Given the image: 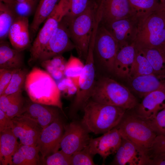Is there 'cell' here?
Here are the masks:
<instances>
[{
  "mask_svg": "<svg viewBox=\"0 0 165 165\" xmlns=\"http://www.w3.org/2000/svg\"><path fill=\"white\" fill-rule=\"evenodd\" d=\"M80 121L89 133L103 134L115 128L125 113L126 109L90 99L84 107Z\"/></svg>",
  "mask_w": 165,
  "mask_h": 165,
  "instance_id": "cell-1",
  "label": "cell"
},
{
  "mask_svg": "<svg viewBox=\"0 0 165 165\" xmlns=\"http://www.w3.org/2000/svg\"><path fill=\"white\" fill-rule=\"evenodd\" d=\"M24 88L32 101L57 107L63 111L57 83L45 70L34 67L27 75Z\"/></svg>",
  "mask_w": 165,
  "mask_h": 165,
  "instance_id": "cell-2",
  "label": "cell"
},
{
  "mask_svg": "<svg viewBox=\"0 0 165 165\" xmlns=\"http://www.w3.org/2000/svg\"><path fill=\"white\" fill-rule=\"evenodd\" d=\"M97 8L96 5L90 3L86 9L75 18L62 20L67 27L79 58L85 60L97 22Z\"/></svg>",
  "mask_w": 165,
  "mask_h": 165,
  "instance_id": "cell-3",
  "label": "cell"
},
{
  "mask_svg": "<svg viewBox=\"0 0 165 165\" xmlns=\"http://www.w3.org/2000/svg\"><path fill=\"white\" fill-rule=\"evenodd\" d=\"M90 99L126 110L134 108L137 105L136 98L126 87L108 77L102 78L95 82Z\"/></svg>",
  "mask_w": 165,
  "mask_h": 165,
  "instance_id": "cell-4",
  "label": "cell"
},
{
  "mask_svg": "<svg viewBox=\"0 0 165 165\" xmlns=\"http://www.w3.org/2000/svg\"><path fill=\"white\" fill-rule=\"evenodd\" d=\"M116 128L122 138L132 142L149 155L157 135L148 120L136 114H125Z\"/></svg>",
  "mask_w": 165,
  "mask_h": 165,
  "instance_id": "cell-5",
  "label": "cell"
},
{
  "mask_svg": "<svg viewBox=\"0 0 165 165\" xmlns=\"http://www.w3.org/2000/svg\"><path fill=\"white\" fill-rule=\"evenodd\" d=\"M71 0H60L44 21L30 49L28 63L32 66L38 61L49 40L67 13Z\"/></svg>",
  "mask_w": 165,
  "mask_h": 165,
  "instance_id": "cell-6",
  "label": "cell"
},
{
  "mask_svg": "<svg viewBox=\"0 0 165 165\" xmlns=\"http://www.w3.org/2000/svg\"><path fill=\"white\" fill-rule=\"evenodd\" d=\"M165 43V13L156 10L140 24L134 43L140 48L161 47Z\"/></svg>",
  "mask_w": 165,
  "mask_h": 165,
  "instance_id": "cell-7",
  "label": "cell"
},
{
  "mask_svg": "<svg viewBox=\"0 0 165 165\" xmlns=\"http://www.w3.org/2000/svg\"><path fill=\"white\" fill-rule=\"evenodd\" d=\"M94 41H90L88 54L82 71L79 77L77 91L71 105L69 115L75 116L90 99L95 83V70L94 54Z\"/></svg>",
  "mask_w": 165,
  "mask_h": 165,
  "instance_id": "cell-8",
  "label": "cell"
},
{
  "mask_svg": "<svg viewBox=\"0 0 165 165\" xmlns=\"http://www.w3.org/2000/svg\"><path fill=\"white\" fill-rule=\"evenodd\" d=\"M118 43L97 17L94 30V54L98 60L110 72H113Z\"/></svg>",
  "mask_w": 165,
  "mask_h": 165,
  "instance_id": "cell-9",
  "label": "cell"
},
{
  "mask_svg": "<svg viewBox=\"0 0 165 165\" xmlns=\"http://www.w3.org/2000/svg\"><path fill=\"white\" fill-rule=\"evenodd\" d=\"M89 133L81 122H71L64 127L60 148L67 154L72 156L88 145L91 138Z\"/></svg>",
  "mask_w": 165,
  "mask_h": 165,
  "instance_id": "cell-10",
  "label": "cell"
},
{
  "mask_svg": "<svg viewBox=\"0 0 165 165\" xmlns=\"http://www.w3.org/2000/svg\"><path fill=\"white\" fill-rule=\"evenodd\" d=\"M142 21L134 16L102 24L117 41L119 45L134 43Z\"/></svg>",
  "mask_w": 165,
  "mask_h": 165,
  "instance_id": "cell-11",
  "label": "cell"
},
{
  "mask_svg": "<svg viewBox=\"0 0 165 165\" xmlns=\"http://www.w3.org/2000/svg\"><path fill=\"white\" fill-rule=\"evenodd\" d=\"M64 127L59 117L42 129L36 145L41 154L42 161L48 156L58 151Z\"/></svg>",
  "mask_w": 165,
  "mask_h": 165,
  "instance_id": "cell-12",
  "label": "cell"
},
{
  "mask_svg": "<svg viewBox=\"0 0 165 165\" xmlns=\"http://www.w3.org/2000/svg\"><path fill=\"white\" fill-rule=\"evenodd\" d=\"M103 134L99 137L91 138L84 148L92 156L98 154L104 161L109 156L116 153L122 137L116 127Z\"/></svg>",
  "mask_w": 165,
  "mask_h": 165,
  "instance_id": "cell-13",
  "label": "cell"
},
{
  "mask_svg": "<svg viewBox=\"0 0 165 165\" xmlns=\"http://www.w3.org/2000/svg\"><path fill=\"white\" fill-rule=\"evenodd\" d=\"M75 49L67 27L61 20L41 54L38 62L50 59Z\"/></svg>",
  "mask_w": 165,
  "mask_h": 165,
  "instance_id": "cell-14",
  "label": "cell"
},
{
  "mask_svg": "<svg viewBox=\"0 0 165 165\" xmlns=\"http://www.w3.org/2000/svg\"><path fill=\"white\" fill-rule=\"evenodd\" d=\"M11 130L20 140V144L36 145L42 128L32 118L24 115L17 116L12 119Z\"/></svg>",
  "mask_w": 165,
  "mask_h": 165,
  "instance_id": "cell-15",
  "label": "cell"
},
{
  "mask_svg": "<svg viewBox=\"0 0 165 165\" xmlns=\"http://www.w3.org/2000/svg\"><path fill=\"white\" fill-rule=\"evenodd\" d=\"M111 164L147 165L149 156L131 141L122 138L121 144Z\"/></svg>",
  "mask_w": 165,
  "mask_h": 165,
  "instance_id": "cell-16",
  "label": "cell"
},
{
  "mask_svg": "<svg viewBox=\"0 0 165 165\" xmlns=\"http://www.w3.org/2000/svg\"><path fill=\"white\" fill-rule=\"evenodd\" d=\"M98 2L101 24L134 16L128 0H98Z\"/></svg>",
  "mask_w": 165,
  "mask_h": 165,
  "instance_id": "cell-17",
  "label": "cell"
},
{
  "mask_svg": "<svg viewBox=\"0 0 165 165\" xmlns=\"http://www.w3.org/2000/svg\"><path fill=\"white\" fill-rule=\"evenodd\" d=\"M60 110L57 107L26 100L22 114L35 120L43 129L60 117Z\"/></svg>",
  "mask_w": 165,
  "mask_h": 165,
  "instance_id": "cell-18",
  "label": "cell"
},
{
  "mask_svg": "<svg viewBox=\"0 0 165 165\" xmlns=\"http://www.w3.org/2000/svg\"><path fill=\"white\" fill-rule=\"evenodd\" d=\"M8 36L13 48L23 51L29 47L31 36L28 17L17 15L10 28Z\"/></svg>",
  "mask_w": 165,
  "mask_h": 165,
  "instance_id": "cell-19",
  "label": "cell"
},
{
  "mask_svg": "<svg viewBox=\"0 0 165 165\" xmlns=\"http://www.w3.org/2000/svg\"><path fill=\"white\" fill-rule=\"evenodd\" d=\"M129 79L132 89L142 97L154 91H165V74L153 73L133 77Z\"/></svg>",
  "mask_w": 165,
  "mask_h": 165,
  "instance_id": "cell-20",
  "label": "cell"
},
{
  "mask_svg": "<svg viewBox=\"0 0 165 165\" xmlns=\"http://www.w3.org/2000/svg\"><path fill=\"white\" fill-rule=\"evenodd\" d=\"M165 108V91L156 90L146 95L138 105L136 114L142 118L150 121L158 113Z\"/></svg>",
  "mask_w": 165,
  "mask_h": 165,
  "instance_id": "cell-21",
  "label": "cell"
},
{
  "mask_svg": "<svg viewBox=\"0 0 165 165\" xmlns=\"http://www.w3.org/2000/svg\"><path fill=\"white\" fill-rule=\"evenodd\" d=\"M136 47L135 43L119 45L116 55L113 72L121 78H129L134 61Z\"/></svg>",
  "mask_w": 165,
  "mask_h": 165,
  "instance_id": "cell-22",
  "label": "cell"
},
{
  "mask_svg": "<svg viewBox=\"0 0 165 165\" xmlns=\"http://www.w3.org/2000/svg\"><path fill=\"white\" fill-rule=\"evenodd\" d=\"M23 51L11 48L5 40L0 42V69H17L24 68Z\"/></svg>",
  "mask_w": 165,
  "mask_h": 165,
  "instance_id": "cell-23",
  "label": "cell"
},
{
  "mask_svg": "<svg viewBox=\"0 0 165 165\" xmlns=\"http://www.w3.org/2000/svg\"><path fill=\"white\" fill-rule=\"evenodd\" d=\"M17 139L11 129L0 132V165H13V156L19 145Z\"/></svg>",
  "mask_w": 165,
  "mask_h": 165,
  "instance_id": "cell-24",
  "label": "cell"
},
{
  "mask_svg": "<svg viewBox=\"0 0 165 165\" xmlns=\"http://www.w3.org/2000/svg\"><path fill=\"white\" fill-rule=\"evenodd\" d=\"M39 152L36 145L20 144L13 156V165H39L40 162Z\"/></svg>",
  "mask_w": 165,
  "mask_h": 165,
  "instance_id": "cell-25",
  "label": "cell"
},
{
  "mask_svg": "<svg viewBox=\"0 0 165 165\" xmlns=\"http://www.w3.org/2000/svg\"><path fill=\"white\" fill-rule=\"evenodd\" d=\"M60 0H40L30 26L31 38H32L40 25L46 20Z\"/></svg>",
  "mask_w": 165,
  "mask_h": 165,
  "instance_id": "cell-26",
  "label": "cell"
},
{
  "mask_svg": "<svg viewBox=\"0 0 165 165\" xmlns=\"http://www.w3.org/2000/svg\"><path fill=\"white\" fill-rule=\"evenodd\" d=\"M139 48L150 63L155 74H165V50L162 46Z\"/></svg>",
  "mask_w": 165,
  "mask_h": 165,
  "instance_id": "cell-27",
  "label": "cell"
},
{
  "mask_svg": "<svg viewBox=\"0 0 165 165\" xmlns=\"http://www.w3.org/2000/svg\"><path fill=\"white\" fill-rule=\"evenodd\" d=\"M67 61L62 54L40 63L41 66L55 80L60 81L64 77V70Z\"/></svg>",
  "mask_w": 165,
  "mask_h": 165,
  "instance_id": "cell-28",
  "label": "cell"
},
{
  "mask_svg": "<svg viewBox=\"0 0 165 165\" xmlns=\"http://www.w3.org/2000/svg\"><path fill=\"white\" fill-rule=\"evenodd\" d=\"M15 9L0 1V40H5L17 16Z\"/></svg>",
  "mask_w": 165,
  "mask_h": 165,
  "instance_id": "cell-29",
  "label": "cell"
},
{
  "mask_svg": "<svg viewBox=\"0 0 165 165\" xmlns=\"http://www.w3.org/2000/svg\"><path fill=\"white\" fill-rule=\"evenodd\" d=\"M134 15L143 21L157 9V0H128Z\"/></svg>",
  "mask_w": 165,
  "mask_h": 165,
  "instance_id": "cell-30",
  "label": "cell"
},
{
  "mask_svg": "<svg viewBox=\"0 0 165 165\" xmlns=\"http://www.w3.org/2000/svg\"><path fill=\"white\" fill-rule=\"evenodd\" d=\"M135 47L134 59L129 78L155 73L152 66L142 51L136 46Z\"/></svg>",
  "mask_w": 165,
  "mask_h": 165,
  "instance_id": "cell-31",
  "label": "cell"
},
{
  "mask_svg": "<svg viewBox=\"0 0 165 165\" xmlns=\"http://www.w3.org/2000/svg\"><path fill=\"white\" fill-rule=\"evenodd\" d=\"M28 73V70L24 68L17 69L13 74L8 86L2 95H7L22 92Z\"/></svg>",
  "mask_w": 165,
  "mask_h": 165,
  "instance_id": "cell-32",
  "label": "cell"
},
{
  "mask_svg": "<svg viewBox=\"0 0 165 165\" xmlns=\"http://www.w3.org/2000/svg\"><path fill=\"white\" fill-rule=\"evenodd\" d=\"M84 64L80 59L71 54L66 64L64 75L73 80L79 79Z\"/></svg>",
  "mask_w": 165,
  "mask_h": 165,
  "instance_id": "cell-33",
  "label": "cell"
},
{
  "mask_svg": "<svg viewBox=\"0 0 165 165\" xmlns=\"http://www.w3.org/2000/svg\"><path fill=\"white\" fill-rule=\"evenodd\" d=\"M89 0H71L69 9L63 19L70 20L83 13L88 7Z\"/></svg>",
  "mask_w": 165,
  "mask_h": 165,
  "instance_id": "cell-34",
  "label": "cell"
},
{
  "mask_svg": "<svg viewBox=\"0 0 165 165\" xmlns=\"http://www.w3.org/2000/svg\"><path fill=\"white\" fill-rule=\"evenodd\" d=\"M71 156L61 150L50 155L43 161L47 165H71Z\"/></svg>",
  "mask_w": 165,
  "mask_h": 165,
  "instance_id": "cell-35",
  "label": "cell"
},
{
  "mask_svg": "<svg viewBox=\"0 0 165 165\" xmlns=\"http://www.w3.org/2000/svg\"><path fill=\"white\" fill-rule=\"evenodd\" d=\"M57 85L61 95L65 97L75 95L77 91L78 86L70 78L65 77L59 81Z\"/></svg>",
  "mask_w": 165,
  "mask_h": 165,
  "instance_id": "cell-36",
  "label": "cell"
},
{
  "mask_svg": "<svg viewBox=\"0 0 165 165\" xmlns=\"http://www.w3.org/2000/svg\"><path fill=\"white\" fill-rule=\"evenodd\" d=\"M148 121L157 135L165 136V108L159 112L152 119Z\"/></svg>",
  "mask_w": 165,
  "mask_h": 165,
  "instance_id": "cell-37",
  "label": "cell"
},
{
  "mask_svg": "<svg viewBox=\"0 0 165 165\" xmlns=\"http://www.w3.org/2000/svg\"><path fill=\"white\" fill-rule=\"evenodd\" d=\"M93 157L85 148L71 156V165H94Z\"/></svg>",
  "mask_w": 165,
  "mask_h": 165,
  "instance_id": "cell-38",
  "label": "cell"
},
{
  "mask_svg": "<svg viewBox=\"0 0 165 165\" xmlns=\"http://www.w3.org/2000/svg\"><path fill=\"white\" fill-rule=\"evenodd\" d=\"M26 100L22 94L16 98L8 107L6 112L7 115L12 119L17 116L22 114Z\"/></svg>",
  "mask_w": 165,
  "mask_h": 165,
  "instance_id": "cell-39",
  "label": "cell"
},
{
  "mask_svg": "<svg viewBox=\"0 0 165 165\" xmlns=\"http://www.w3.org/2000/svg\"><path fill=\"white\" fill-rule=\"evenodd\" d=\"M17 69H0V96L7 88L13 74Z\"/></svg>",
  "mask_w": 165,
  "mask_h": 165,
  "instance_id": "cell-40",
  "label": "cell"
},
{
  "mask_svg": "<svg viewBox=\"0 0 165 165\" xmlns=\"http://www.w3.org/2000/svg\"><path fill=\"white\" fill-rule=\"evenodd\" d=\"M22 92H20L9 95L0 96V110L6 112L10 104L16 98L22 95Z\"/></svg>",
  "mask_w": 165,
  "mask_h": 165,
  "instance_id": "cell-41",
  "label": "cell"
},
{
  "mask_svg": "<svg viewBox=\"0 0 165 165\" xmlns=\"http://www.w3.org/2000/svg\"><path fill=\"white\" fill-rule=\"evenodd\" d=\"M150 152L152 155L165 153V136L157 135L153 144Z\"/></svg>",
  "mask_w": 165,
  "mask_h": 165,
  "instance_id": "cell-42",
  "label": "cell"
},
{
  "mask_svg": "<svg viewBox=\"0 0 165 165\" xmlns=\"http://www.w3.org/2000/svg\"><path fill=\"white\" fill-rule=\"evenodd\" d=\"M12 125V119L5 112L0 110V132L11 129Z\"/></svg>",
  "mask_w": 165,
  "mask_h": 165,
  "instance_id": "cell-43",
  "label": "cell"
},
{
  "mask_svg": "<svg viewBox=\"0 0 165 165\" xmlns=\"http://www.w3.org/2000/svg\"><path fill=\"white\" fill-rule=\"evenodd\" d=\"M147 165H165V153H161L149 156Z\"/></svg>",
  "mask_w": 165,
  "mask_h": 165,
  "instance_id": "cell-44",
  "label": "cell"
},
{
  "mask_svg": "<svg viewBox=\"0 0 165 165\" xmlns=\"http://www.w3.org/2000/svg\"><path fill=\"white\" fill-rule=\"evenodd\" d=\"M17 3L25 6L30 10L33 11L38 0H16Z\"/></svg>",
  "mask_w": 165,
  "mask_h": 165,
  "instance_id": "cell-45",
  "label": "cell"
},
{
  "mask_svg": "<svg viewBox=\"0 0 165 165\" xmlns=\"http://www.w3.org/2000/svg\"><path fill=\"white\" fill-rule=\"evenodd\" d=\"M0 1L15 9L17 3L16 0H0Z\"/></svg>",
  "mask_w": 165,
  "mask_h": 165,
  "instance_id": "cell-46",
  "label": "cell"
},
{
  "mask_svg": "<svg viewBox=\"0 0 165 165\" xmlns=\"http://www.w3.org/2000/svg\"><path fill=\"white\" fill-rule=\"evenodd\" d=\"M157 10H159L165 13V0H160Z\"/></svg>",
  "mask_w": 165,
  "mask_h": 165,
  "instance_id": "cell-47",
  "label": "cell"
},
{
  "mask_svg": "<svg viewBox=\"0 0 165 165\" xmlns=\"http://www.w3.org/2000/svg\"><path fill=\"white\" fill-rule=\"evenodd\" d=\"M162 47L163 48L164 50H165V43Z\"/></svg>",
  "mask_w": 165,
  "mask_h": 165,
  "instance_id": "cell-48",
  "label": "cell"
},
{
  "mask_svg": "<svg viewBox=\"0 0 165 165\" xmlns=\"http://www.w3.org/2000/svg\"><path fill=\"white\" fill-rule=\"evenodd\" d=\"M158 0V1L159 0Z\"/></svg>",
  "mask_w": 165,
  "mask_h": 165,
  "instance_id": "cell-49",
  "label": "cell"
}]
</instances>
